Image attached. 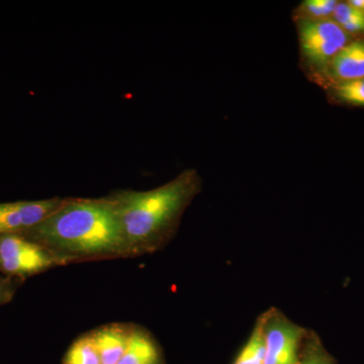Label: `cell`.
Instances as JSON below:
<instances>
[{"label": "cell", "mask_w": 364, "mask_h": 364, "mask_svg": "<svg viewBox=\"0 0 364 364\" xmlns=\"http://www.w3.org/2000/svg\"><path fill=\"white\" fill-rule=\"evenodd\" d=\"M332 71L342 81L364 77V42L356 41L345 46L332 59Z\"/></svg>", "instance_id": "7"}, {"label": "cell", "mask_w": 364, "mask_h": 364, "mask_svg": "<svg viewBox=\"0 0 364 364\" xmlns=\"http://www.w3.org/2000/svg\"><path fill=\"white\" fill-rule=\"evenodd\" d=\"M264 337V364H298L299 347L306 330L277 309L260 316Z\"/></svg>", "instance_id": "3"}, {"label": "cell", "mask_w": 364, "mask_h": 364, "mask_svg": "<svg viewBox=\"0 0 364 364\" xmlns=\"http://www.w3.org/2000/svg\"><path fill=\"white\" fill-rule=\"evenodd\" d=\"M156 346L142 333H132L123 358L117 364H157Z\"/></svg>", "instance_id": "8"}, {"label": "cell", "mask_w": 364, "mask_h": 364, "mask_svg": "<svg viewBox=\"0 0 364 364\" xmlns=\"http://www.w3.org/2000/svg\"><path fill=\"white\" fill-rule=\"evenodd\" d=\"M348 4L364 13V0H350V1H348Z\"/></svg>", "instance_id": "18"}, {"label": "cell", "mask_w": 364, "mask_h": 364, "mask_svg": "<svg viewBox=\"0 0 364 364\" xmlns=\"http://www.w3.org/2000/svg\"><path fill=\"white\" fill-rule=\"evenodd\" d=\"M299 41L304 56L318 65L332 60L343 49L348 35L336 21L306 20L299 26Z\"/></svg>", "instance_id": "5"}, {"label": "cell", "mask_w": 364, "mask_h": 364, "mask_svg": "<svg viewBox=\"0 0 364 364\" xmlns=\"http://www.w3.org/2000/svg\"><path fill=\"white\" fill-rule=\"evenodd\" d=\"M26 231L21 202L0 203V236Z\"/></svg>", "instance_id": "10"}, {"label": "cell", "mask_w": 364, "mask_h": 364, "mask_svg": "<svg viewBox=\"0 0 364 364\" xmlns=\"http://www.w3.org/2000/svg\"><path fill=\"white\" fill-rule=\"evenodd\" d=\"M57 261L49 251L21 234L0 236V272L26 277L43 272Z\"/></svg>", "instance_id": "4"}, {"label": "cell", "mask_w": 364, "mask_h": 364, "mask_svg": "<svg viewBox=\"0 0 364 364\" xmlns=\"http://www.w3.org/2000/svg\"><path fill=\"white\" fill-rule=\"evenodd\" d=\"M265 345L262 321L258 318L252 334L243 347L234 364H264Z\"/></svg>", "instance_id": "9"}, {"label": "cell", "mask_w": 364, "mask_h": 364, "mask_svg": "<svg viewBox=\"0 0 364 364\" xmlns=\"http://www.w3.org/2000/svg\"><path fill=\"white\" fill-rule=\"evenodd\" d=\"M11 296V287L7 284L6 280L0 279V305L9 301Z\"/></svg>", "instance_id": "17"}, {"label": "cell", "mask_w": 364, "mask_h": 364, "mask_svg": "<svg viewBox=\"0 0 364 364\" xmlns=\"http://www.w3.org/2000/svg\"><path fill=\"white\" fill-rule=\"evenodd\" d=\"M21 235L74 253H111L128 247L112 198L64 200L45 221Z\"/></svg>", "instance_id": "1"}, {"label": "cell", "mask_w": 364, "mask_h": 364, "mask_svg": "<svg viewBox=\"0 0 364 364\" xmlns=\"http://www.w3.org/2000/svg\"><path fill=\"white\" fill-rule=\"evenodd\" d=\"M337 4L338 2L335 0H306L301 7L314 20H324L334 14Z\"/></svg>", "instance_id": "13"}, {"label": "cell", "mask_w": 364, "mask_h": 364, "mask_svg": "<svg viewBox=\"0 0 364 364\" xmlns=\"http://www.w3.org/2000/svg\"><path fill=\"white\" fill-rule=\"evenodd\" d=\"M195 169L147 191H122L112 196L127 245L159 240L176 226L200 189Z\"/></svg>", "instance_id": "2"}, {"label": "cell", "mask_w": 364, "mask_h": 364, "mask_svg": "<svg viewBox=\"0 0 364 364\" xmlns=\"http://www.w3.org/2000/svg\"><path fill=\"white\" fill-rule=\"evenodd\" d=\"M312 349L305 356L303 360L299 361L298 364H332L331 360L327 355L318 348V345L316 343V339L312 342Z\"/></svg>", "instance_id": "15"}, {"label": "cell", "mask_w": 364, "mask_h": 364, "mask_svg": "<svg viewBox=\"0 0 364 364\" xmlns=\"http://www.w3.org/2000/svg\"><path fill=\"white\" fill-rule=\"evenodd\" d=\"M341 28H343L346 33H364V16L348 21V23L341 26Z\"/></svg>", "instance_id": "16"}, {"label": "cell", "mask_w": 364, "mask_h": 364, "mask_svg": "<svg viewBox=\"0 0 364 364\" xmlns=\"http://www.w3.org/2000/svg\"><path fill=\"white\" fill-rule=\"evenodd\" d=\"M131 334L121 327H107L92 335L102 364H117L123 358Z\"/></svg>", "instance_id": "6"}, {"label": "cell", "mask_w": 364, "mask_h": 364, "mask_svg": "<svg viewBox=\"0 0 364 364\" xmlns=\"http://www.w3.org/2000/svg\"><path fill=\"white\" fill-rule=\"evenodd\" d=\"M333 16H334L335 21L341 26L348 23V21L354 20V18L363 16L364 13L358 11L355 7L350 6L348 2H347V4H345V2H338Z\"/></svg>", "instance_id": "14"}, {"label": "cell", "mask_w": 364, "mask_h": 364, "mask_svg": "<svg viewBox=\"0 0 364 364\" xmlns=\"http://www.w3.org/2000/svg\"><path fill=\"white\" fill-rule=\"evenodd\" d=\"M65 364H102L93 337H83L72 345Z\"/></svg>", "instance_id": "11"}, {"label": "cell", "mask_w": 364, "mask_h": 364, "mask_svg": "<svg viewBox=\"0 0 364 364\" xmlns=\"http://www.w3.org/2000/svg\"><path fill=\"white\" fill-rule=\"evenodd\" d=\"M335 93L340 100L346 104L364 107V77L342 81L335 87Z\"/></svg>", "instance_id": "12"}]
</instances>
